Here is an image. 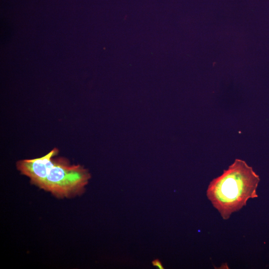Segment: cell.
Here are the masks:
<instances>
[{
	"label": "cell",
	"mask_w": 269,
	"mask_h": 269,
	"mask_svg": "<svg viewBox=\"0 0 269 269\" xmlns=\"http://www.w3.org/2000/svg\"><path fill=\"white\" fill-rule=\"evenodd\" d=\"M259 180V176L246 161L236 159L221 175L210 182L207 197L222 218L227 220L245 206L249 199L257 197Z\"/></svg>",
	"instance_id": "obj_2"
},
{
	"label": "cell",
	"mask_w": 269,
	"mask_h": 269,
	"mask_svg": "<svg viewBox=\"0 0 269 269\" xmlns=\"http://www.w3.org/2000/svg\"><path fill=\"white\" fill-rule=\"evenodd\" d=\"M152 264L153 266L157 267L159 269H163L164 268L161 264V262L158 259H155L152 262Z\"/></svg>",
	"instance_id": "obj_3"
},
{
	"label": "cell",
	"mask_w": 269,
	"mask_h": 269,
	"mask_svg": "<svg viewBox=\"0 0 269 269\" xmlns=\"http://www.w3.org/2000/svg\"><path fill=\"white\" fill-rule=\"evenodd\" d=\"M58 152L54 147L43 156L19 160L16 168L31 183L57 198L81 195L91 178L89 171L80 164H71L66 158L57 157Z\"/></svg>",
	"instance_id": "obj_1"
}]
</instances>
